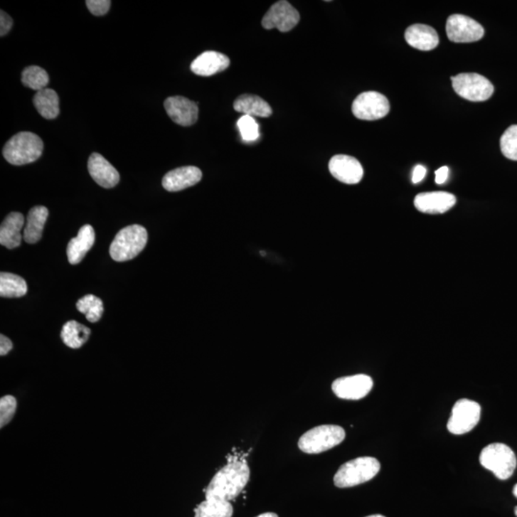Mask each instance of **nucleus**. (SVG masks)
I'll list each match as a JSON object with an SVG mask.
<instances>
[{
    "label": "nucleus",
    "instance_id": "f3484780",
    "mask_svg": "<svg viewBox=\"0 0 517 517\" xmlns=\"http://www.w3.org/2000/svg\"><path fill=\"white\" fill-rule=\"evenodd\" d=\"M203 173L195 166H186L170 171L162 179V185L169 192H178L198 184Z\"/></svg>",
    "mask_w": 517,
    "mask_h": 517
},
{
    "label": "nucleus",
    "instance_id": "58836bf2",
    "mask_svg": "<svg viewBox=\"0 0 517 517\" xmlns=\"http://www.w3.org/2000/svg\"><path fill=\"white\" fill-rule=\"evenodd\" d=\"M513 492V496H516L517 499V484L516 486H514Z\"/></svg>",
    "mask_w": 517,
    "mask_h": 517
},
{
    "label": "nucleus",
    "instance_id": "b1692460",
    "mask_svg": "<svg viewBox=\"0 0 517 517\" xmlns=\"http://www.w3.org/2000/svg\"><path fill=\"white\" fill-rule=\"evenodd\" d=\"M33 103L43 118L52 120L60 114L59 96L51 88H44L35 94Z\"/></svg>",
    "mask_w": 517,
    "mask_h": 517
},
{
    "label": "nucleus",
    "instance_id": "ddd939ff",
    "mask_svg": "<svg viewBox=\"0 0 517 517\" xmlns=\"http://www.w3.org/2000/svg\"><path fill=\"white\" fill-rule=\"evenodd\" d=\"M329 170L337 181L345 184H358L363 178V168L355 157L337 154L331 157Z\"/></svg>",
    "mask_w": 517,
    "mask_h": 517
},
{
    "label": "nucleus",
    "instance_id": "7c9ffc66",
    "mask_svg": "<svg viewBox=\"0 0 517 517\" xmlns=\"http://www.w3.org/2000/svg\"><path fill=\"white\" fill-rule=\"evenodd\" d=\"M240 129V135L245 142H253L259 139V125L255 119L251 116L242 115L237 123Z\"/></svg>",
    "mask_w": 517,
    "mask_h": 517
},
{
    "label": "nucleus",
    "instance_id": "f8f14e48",
    "mask_svg": "<svg viewBox=\"0 0 517 517\" xmlns=\"http://www.w3.org/2000/svg\"><path fill=\"white\" fill-rule=\"evenodd\" d=\"M374 386L372 378L367 375H355L337 378L331 389L339 399L358 400L363 399Z\"/></svg>",
    "mask_w": 517,
    "mask_h": 517
},
{
    "label": "nucleus",
    "instance_id": "f03ea898",
    "mask_svg": "<svg viewBox=\"0 0 517 517\" xmlns=\"http://www.w3.org/2000/svg\"><path fill=\"white\" fill-rule=\"evenodd\" d=\"M43 151V142L33 132H22L16 134L5 144L4 159L10 164L21 166L37 161Z\"/></svg>",
    "mask_w": 517,
    "mask_h": 517
},
{
    "label": "nucleus",
    "instance_id": "2f4dec72",
    "mask_svg": "<svg viewBox=\"0 0 517 517\" xmlns=\"http://www.w3.org/2000/svg\"><path fill=\"white\" fill-rule=\"evenodd\" d=\"M18 402L14 396L7 395L0 399V427L4 428L15 417Z\"/></svg>",
    "mask_w": 517,
    "mask_h": 517
},
{
    "label": "nucleus",
    "instance_id": "f704fd0d",
    "mask_svg": "<svg viewBox=\"0 0 517 517\" xmlns=\"http://www.w3.org/2000/svg\"><path fill=\"white\" fill-rule=\"evenodd\" d=\"M427 168L425 167V166L417 165L413 170V175H412V182H413L414 184H417L419 183V182L422 181V179H424L425 178V176H427Z\"/></svg>",
    "mask_w": 517,
    "mask_h": 517
},
{
    "label": "nucleus",
    "instance_id": "f257e3e1",
    "mask_svg": "<svg viewBox=\"0 0 517 517\" xmlns=\"http://www.w3.org/2000/svg\"><path fill=\"white\" fill-rule=\"evenodd\" d=\"M250 469L245 461H230L210 481L206 489V499L231 501L247 485Z\"/></svg>",
    "mask_w": 517,
    "mask_h": 517
},
{
    "label": "nucleus",
    "instance_id": "6ab92c4d",
    "mask_svg": "<svg viewBox=\"0 0 517 517\" xmlns=\"http://www.w3.org/2000/svg\"><path fill=\"white\" fill-rule=\"evenodd\" d=\"M405 38L409 46L422 51L433 50L439 44V36L436 30L425 24L409 26Z\"/></svg>",
    "mask_w": 517,
    "mask_h": 517
},
{
    "label": "nucleus",
    "instance_id": "dca6fc26",
    "mask_svg": "<svg viewBox=\"0 0 517 517\" xmlns=\"http://www.w3.org/2000/svg\"><path fill=\"white\" fill-rule=\"evenodd\" d=\"M87 168L93 181L107 189L115 187L120 181L118 171L100 154H91Z\"/></svg>",
    "mask_w": 517,
    "mask_h": 517
},
{
    "label": "nucleus",
    "instance_id": "9b49d317",
    "mask_svg": "<svg viewBox=\"0 0 517 517\" xmlns=\"http://www.w3.org/2000/svg\"><path fill=\"white\" fill-rule=\"evenodd\" d=\"M300 14L286 0L276 2L262 18V26L265 29H278L280 32H289L299 23Z\"/></svg>",
    "mask_w": 517,
    "mask_h": 517
},
{
    "label": "nucleus",
    "instance_id": "393cba45",
    "mask_svg": "<svg viewBox=\"0 0 517 517\" xmlns=\"http://www.w3.org/2000/svg\"><path fill=\"white\" fill-rule=\"evenodd\" d=\"M90 333L91 331L87 326L71 320L63 325L60 339L65 343V346L71 348V349H80L87 342Z\"/></svg>",
    "mask_w": 517,
    "mask_h": 517
},
{
    "label": "nucleus",
    "instance_id": "473e14b6",
    "mask_svg": "<svg viewBox=\"0 0 517 517\" xmlns=\"http://www.w3.org/2000/svg\"><path fill=\"white\" fill-rule=\"evenodd\" d=\"M85 4L92 15L100 16L109 12L112 2L110 0H87Z\"/></svg>",
    "mask_w": 517,
    "mask_h": 517
},
{
    "label": "nucleus",
    "instance_id": "ea45409f",
    "mask_svg": "<svg viewBox=\"0 0 517 517\" xmlns=\"http://www.w3.org/2000/svg\"><path fill=\"white\" fill-rule=\"evenodd\" d=\"M367 517H385V516H380V514H375V516H367Z\"/></svg>",
    "mask_w": 517,
    "mask_h": 517
},
{
    "label": "nucleus",
    "instance_id": "a211bd4d",
    "mask_svg": "<svg viewBox=\"0 0 517 517\" xmlns=\"http://www.w3.org/2000/svg\"><path fill=\"white\" fill-rule=\"evenodd\" d=\"M230 60L226 55L215 51H206L200 55L191 65V70L196 75L209 77L225 71L229 68Z\"/></svg>",
    "mask_w": 517,
    "mask_h": 517
},
{
    "label": "nucleus",
    "instance_id": "20e7f679",
    "mask_svg": "<svg viewBox=\"0 0 517 517\" xmlns=\"http://www.w3.org/2000/svg\"><path fill=\"white\" fill-rule=\"evenodd\" d=\"M148 242V232L143 226H127L116 235L110 245V254L116 262H126L135 258Z\"/></svg>",
    "mask_w": 517,
    "mask_h": 517
},
{
    "label": "nucleus",
    "instance_id": "e433bc0d",
    "mask_svg": "<svg viewBox=\"0 0 517 517\" xmlns=\"http://www.w3.org/2000/svg\"><path fill=\"white\" fill-rule=\"evenodd\" d=\"M449 175V169L447 166L441 167L436 171L435 182L438 185L444 184L447 181Z\"/></svg>",
    "mask_w": 517,
    "mask_h": 517
},
{
    "label": "nucleus",
    "instance_id": "a19ab883",
    "mask_svg": "<svg viewBox=\"0 0 517 517\" xmlns=\"http://www.w3.org/2000/svg\"><path fill=\"white\" fill-rule=\"evenodd\" d=\"M514 513H516V516H517V507L514 508Z\"/></svg>",
    "mask_w": 517,
    "mask_h": 517
},
{
    "label": "nucleus",
    "instance_id": "cd10ccee",
    "mask_svg": "<svg viewBox=\"0 0 517 517\" xmlns=\"http://www.w3.org/2000/svg\"><path fill=\"white\" fill-rule=\"evenodd\" d=\"M77 309L85 315L88 321L98 322L104 314V304L100 298L92 294L85 295L76 304Z\"/></svg>",
    "mask_w": 517,
    "mask_h": 517
},
{
    "label": "nucleus",
    "instance_id": "39448f33",
    "mask_svg": "<svg viewBox=\"0 0 517 517\" xmlns=\"http://www.w3.org/2000/svg\"><path fill=\"white\" fill-rule=\"evenodd\" d=\"M345 437V430L339 425H320L303 434L298 441V447L308 454H319L339 446Z\"/></svg>",
    "mask_w": 517,
    "mask_h": 517
},
{
    "label": "nucleus",
    "instance_id": "9d476101",
    "mask_svg": "<svg viewBox=\"0 0 517 517\" xmlns=\"http://www.w3.org/2000/svg\"><path fill=\"white\" fill-rule=\"evenodd\" d=\"M447 34L456 43H469L480 41L485 30L479 22L464 15L450 16L447 21Z\"/></svg>",
    "mask_w": 517,
    "mask_h": 517
},
{
    "label": "nucleus",
    "instance_id": "c756f323",
    "mask_svg": "<svg viewBox=\"0 0 517 517\" xmlns=\"http://www.w3.org/2000/svg\"><path fill=\"white\" fill-rule=\"evenodd\" d=\"M503 156L517 161V125L511 126L500 139Z\"/></svg>",
    "mask_w": 517,
    "mask_h": 517
},
{
    "label": "nucleus",
    "instance_id": "c85d7f7f",
    "mask_svg": "<svg viewBox=\"0 0 517 517\" xmlns=\"http://www.w3.org/2000/svg\"><path fill=\"white\" fill-rule=\"evenodd\" d=\"M22 84L33 90L41 91L46 88L49 84V76L47 72L40 66H28L22 72Z\"/></svg>",
    "mask_w": 517,
    "mask_h": 517
},
{
    "label": "nucleus",
    "instance_id": "6e6552de",
    "mask_svg": "<svg viewBox=\"0 0 517 517\" xmlns=\"http://www.w3.org/2000/svg\"><path fill=\"white\" fill-rule=\"evenodd\" d=\"M481 406L474 400L462 399L453 406L447 430L454 435H463L474 430L480 421Z\"/></svg>",
    "mask_w": 517,
    "mask_h": 517
},
{
    "label": "nucleus",
    "instance_id": "bb28decb",
    "mask_svg": "<svg viewBox=\"0 0 517 517\" xmlns=\"http://www.w3.org/2000/svg\"><path fill=\"white\" fill-rule=\"evenodd\" d=\"M233 506L229 501L206 499L195 508V517H232Z\"/></svg>",
    "mask_w": 517,
    "mask_h": 517
},
{
    "label": "nucleus",
    "instance_id": "0eeeda50",
    "mask_svg": "<svg viewBox=\"0 0 517 517\" xmlns=\"http://www.w3.org/2000/svg\"><path fill=\"white\" fill-rule=\"evenodd\" d=\"M452 81L455 92L466 100L484 102L494 94V85L480 74L461 73L452 77Z\"/></svg>",
    "mask_w": 517,
    "mask_h": 517
},
{
    "label": "nucleus",
    "instance_id": "423d86ee",
    "mask_svg": "<svg viewBox=\"0 0 517 517\" xmlns=\"http://www.w3.org/2000/svg\"><path fill=\"white\" fill-rule=\"evenodd\" d=\"M480 464L494 472L499 479L507 480L516 471L517 460L511 447L501 442H494L481 452Z\"/></svg>",
    "mask_w": 517,
    "mask_h": 517
},
{
    "label": "nucleus",
    "instance_id": "5701e85b",
    "mask_svg": "<svg viewBox=\"0 0 517 517\" xmlns=\"http://www.w3.org/2000/svg\"><path fill=\"white\" fill-rule=\"evenodd\" d=\"M47 217H48V209L46 207L36 206L30 210L23 233V239L26 242L33 245L41 239Z\"/></svg>",
    "mask_w": 517,
    "mask_h": 517
},
{
    "label": "nucleus",
    "instance_id": "1a4fd4ad",
    "mask_svg": "<svg viewBox=\"0 0 517 517\" xmlns=\"http://www.w3.org/2000/svg\"><path fill=\"white\" fill-rule=\"evenodd\" d=\"M352 112L361 120L374 121L385 117L390 112L388 99L377 91L359 94L353 101Z\"/></svg>",
    "mask_w": 517,
    "mask_h": 517
},
{
    "label": "nucleus",
    "instance_id": "aec40b11",
    "mask_svg": "<svg viewBox=\"0 0 517 517\" xmlns=\"http://www.w3.org/2000/svg\"><path fill=\"white\" fill-rule=\"evenodd\" d=\"M23 215L18 212H12L8 215L0 228V245L8 250H14L21 245L22 236L21 231L24 225Z\"/></svg>",
    "mask_w": 517,
    "mask_h": 517
},
{
    "label": "nucleus",
    "instance_id": "7ed1b4c3",
    "mask_svg": "<svg viewBox=\"0 0 517 517\" xmlns=\"http://www.w3.org/2000/svg\"><path fill=\"white\" fill-rule=\"evenodd\" d=\"M380 471V463L374 457H359L342 464L334 477L337 488H352L373 478Z\"/></svg>",
    "mask_w": 517,
    "mask_h": 517
},
{
    "label": "nucleus",
    "instance_id": "4468645a",
    "mask_svg": "<svg viewBox=\"0 0 517 517\" xmlns=\"http://www.w3.org/2000/svg\"><path fill=\"white\" fill-rule=\"evenodd\" d=\"M164 107L169 117L178 125L190 127L198 121V104L185 98V97H169L167 100L164 102Z\"/></svg>",
    "mask_w": 517,
    "mask_h": 517
},
{
    "label": "nucleus",
    "instance_id": "a878e982",
    "mask_svg": "<svg viewBox=\"0 0 517 517\" xmlns=\"http://www.w3.org/2000/svg\"><path fill=\"white\" fill-rule=\"evenodd\" d=\"M28 287L23 278L13 273L1 272L0 275V297L19 298L24 297Z\"/></svg>",
    "mask_w": 517,
    "mask_h": 517
},
{
    "label": "nucleus",
    "instance_id": "72a5a7b5",
    "mask_svg": "<svg viewBox=\"0 0 517 517\" xmlns=\"http://www.w3.org/2000/svg\"><path fill=\"white\" fill-rule=\"evenodd\" d=\"M13 19L4 11L0 13V36L4 37L12 29Z\"/></svg>",
    "mask_w": 517,
    "mask_h": 517
},
{
    "label": "nucleus",
    "instance_id": "4be33fe9",
    "mask_svg": "<svg viewBox=\"0 0 517 517\" xmlns=\"http://www.w3.org/2000/svg\"><path fill=\"white\" fill-rule=\"evenodd\" d=\"M233 107L236 112L253 118H267L272 114V107L268 105L267 102H265L261 97L251 95V94H243V95L238 97L234 102Z\"/></svg>",
    "mask_w": 517,
    "mask_h": 517
},
{
    "label": "nucleus",
    "instance_id": "c9c22d12",
    "mask_svg": "<svg viewBox=\"0 0 517 517\" xmlns=\"http://www.w3.org/2000/svg\"><path fill=\"white\" fill-rule=\"evenodd\" d=\"M13 349V343L7 336L1 334L0 336V356H4L8 355Z\"/></svg>",
    "mask_w": 517,
    "mask_h": 517
},
{
    "label": "nucleus",
    "instance_id": "412c9836",
    "mask_svg": "<svg viewBox=\"0 0 517 517\" xmlns=\"http://www.w3.org/2000/svg\"><path fill=\"white\" fill-rule=\"evenodd\" d=\"M95 242V232L92 226L85 225L79 230L78 236L72 239L68 245V262L77 265L82 261Z\"/></svg>",
    "mask_w": 517,
    "mask_h": 517
},
{
    "label": "nucleus",
    "instance_id": "4c0bfd02",
    "mask_svg": "<svg viewBox=\"0 0 517 517\" xmlns=\"http://www.w3.org/2000/svg\"><path fill=\"white\" fill-rule=\"evenodd\" d=\"M257 517H279V516H277V514H276L275 513H265L260 514V516H258Z\"/></svg>",
    "mask_w": 517,
    "mask_h": 517
},
{
    "label": "nucleus",
    "instance_id": "2eb2a0df",
    "mask_svg": "<svg viewBox=\"0 0 517 517\" xmlns=\"http://www.w3.org/2000/svg\"><path fill=\"white\" fill-rule=\"evenodd\" d=\"M456 198L447 192L421 193L415 198V207L425 214H444L455 206Z\"/></svg>",
    "mask_w": 517,
    "mask_h": 517
}]
</instances>
